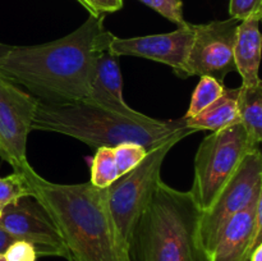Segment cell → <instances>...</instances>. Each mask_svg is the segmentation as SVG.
<instances>
[{
  "instance_id": "cell-15",
  "label": "cell",
  "mask_w": 262,
  "mask_h": 261,
  "mask_svg": "<svg viewBox=\"0 0 262 261\" xmlns=\"http://www.w3.org/2000/svg\"><path fill=\"white\" fill-rule=\"evenodd\" d=\"M239 87L237 89H227L217 100L211 105L202 110L200 114L186 119V125L194 132L197 130H216L224 129L230 125L239 123Z\"/></svg>"
},
{
  "instance_id": "cell-18",
  "label": "cell",
  "mask_w": 262,
  "mask_h": 261,
  "mask_svg": "<svg viewBox=\"0 0 262 261\" xmlns=\"http://www.w3.org/2000/svg\"><path fill=\"white\" fill-rule=\"evenodd\" d=\"M224 83L212 78V77L202 76L199 84L194 89L188 110H187L186 115L183 118L188 119V118L200 114L202 110L206 109L209 105H211L215 100L219 99L223 95V92H224Z\"/></svg>"
},
{
  "instance_id": "cell-22",
  "label": "cell",
  "mask_w": 262,
  "mask_h": 261,
  "mask_svg": "<svg viewBox=\"0 0 262 261\" xmlns=\"http://www.w3.org/2000/svg\"><path fill=\"white\" fill-rule=\"evenodd\" d=\"M229 14L238 20L262 22V0H229Z\"/></svg>"
},
{
  "instance_id": "cell-5",
  "label": "cell",
  "mask_w": 262,
  "mask_h": 261,
  "mask_svg": "<svg viewBox=\"0 0 262 261\" xmlns=\"http://www.w3.org/2000/svg\"><path fill=\"white\" fill-rule=\"evenodd\" d=\"M257 145L242 123H235L205 137L194 158V179L191 192L202 211H206L245 156Z\"/></svg>"
},
{
  "instance_id": "cell-10",
  "label": "cell",
  "mask_w": 262,
  "mask_h": 261,
  "mask_svg": "<svg viewBox=\"0 0 262 261\" xmlns=\"http://www.w3.org/2000/svg\"><path fill=\"white\" fill-rule=\"evenodd\" d=\"M0 227L17 241H26L35 247L37 256H58L69 260L63 238L40 201L25 196L3 207Z\"/></svg>"
},
{
  "instance_id": "cell-27",
  "label": "cell",
  "mask_w": 262,
  "mask_h": 261,
  "mask_svg": "<svg viewBox=\"0 0 262 261\" xmlns=\"http://www.w3.org/2000/svg\"><path fill=\"white\" fill-rule=\"evenodd\" d=\"M250 261H262V243H260V245L252 251Z\"/></svg>"
},
{
  "instance_id": "cell-21",
  "label": "cell",
  "mask_w": 262,
  "mask_h": 261,
  "mask_svg": "<svg viewBox=\"0 0 262 261\" xmlns=\"http://www.w3.org/2000/svg\"><path fill=\"white\" fill-rule=\"evenodd\" d=\"M147 5L152 10L158 12L170 22L176 23L178 27L184 26L187 20L183 15V2L182 0H138Z\"/></svg>"
},
{
  "instance_id": "cell-17",
  "label": "cell",
  "mask_w": 262,
  "mask_h": 261,
  "mask_svg": "<svg viewBox=\"0 0 262 261\" xmlns=\"http://www.w3.org/2000/svg\"><path fill=\"white\" fill-rule=\"evenodd\" d=\"M120 177L113 147H99L91 165V182L95 187L107 188Z\"/></svg>"
},
{
  "instance_id": "cell-12",
  "label": "cell",
  "mask_w": 262,
  "mask_h": 261,
  "mask_svg": "<svg viewBox=\"0 0 262 261\" xmlns=\"http://www.w3.org/2000/svg\"><path fill=\"white\" fill-rule=\"evenodd\" d=\"M256 200L225 224L209 253V261H250L255 237Z\"/></svg>"
},
{
  "instance_id": "cell-4",
  "label": "cell",
  "mask_w": 262,
  "mask_h": 261,
  "mask_svg": "<svg viewBox=\"0 0 262 261\" xmlns=\"http://www.w3.org/2000/svg\"><path fill=\"white\" fill-rule=\"evenodd\" d=\"M202 210L191 191L160 181L128 241L130 261H209L199 238Z\"/></svg>"
},
{
  "instance_id": "cell-13",
  "label": "cell",
  "mask_w": 262,
  "mask_h": 261,
  "mask_svg": "<svg viewBox=\"0 0 262 261\" xmlns=\"http://www.w3.org/2000/svg\"><path fill=\"white\" fill-rule=\"evenodd\" d=\"M118 56L105 50L97 56L87 99L117 112L133 114L137 110L128 106L123 97V79Z\"/></svg>"
},
{
  "instance_id": "cell-14",
  "label": "cell",
  "mask_w": 262,
  "mask_h": 261,
  "mask_svg": "<svg viewBox=\"0 0 262 261\" xmlns=\"http://www.w3.org/2000/svg\"><path fill=\"white\" fill-rule=\"evenodd\" d=\"M262 33L256 19L241 20L234 44L235 71L242 77V86H256L260 79Z\"/></svg>"
},
{
  "instance_id": "cell-20",
  "label": "cell",
  "mask_w": 262,
  "mask_h": 261,
  "mask_svg": "<svg viewBox=\"0 0 262 261\" xmlns=\"http://www.w3.org/2000/svg\"><path fill=\"white\" fill-rule=\"evenodd\" d=\"M113 148H114L115 161L120 176L135 169L148 154V151L142 145L136 142L120 143Z\"/></svg>"
},
{
  "instance_id": "cell-11",
  "label": "cell",
  "mask_w": 262,
  "mask_h": 261,
  "mask_svg": "<svg viewBox=\"0 0 262 261\" xmlns=\"http://www.w3.org/2000/svg\"><path fill=\"white\" fill-rule=\"evenodd\" d=\"M194 38V25L187 22L173 32L120 38L114 36L109 51L115 56H138L170 67L186 78V64Z\"/></svg>"
},
{
  "instance_id": "cell-7",
  "label": "cell",
  "mask_w": 262,
  "mask_h": 261,
  "mask_svg": "<svg viewBox=\"0 0 262 261\" xmlns=\"http://www.w3.org/2000/svg\"><path fill=\"white\" fill-rule=\"evenodd\" d=\"M261 184L262 153L255 148L245 156L214 204L202 211L199 238L207 258L225 224L258 199Z\"/></svg>"
},
{
  "instance_id": "cell-28",
  "label": "cell",
  "mask_w": 262,
  "mask_h": 261,
  "mask_svg": "<svg viewBox=\"0 0 262 261\" xmlns=\"http://www.w3.org/2000/svg\"><path fill=\"white\" fill-rule=\"evenodd\" d=\"M10 48H12V45H7V44L0 42V60L7 55V53L9 51Z\"/></svg>"
},
{
  "instance_id": "cell-23",
  "label": "cell",
  "mask_w": 262,
  "mask_h": 261,
  "mask_svg": "<svg viewBox=\"0 0 262 261\" xmlns=\"http://www.w3.org/2000/svg\"><path fill=\"white\" fill-rule=\"evenodd\" d=\"M7 261H36L37 252L31 243L26 241H15L4 253Z\"/></svg>"
},
{
  "instance_id": "cell-26",
  "label": "cell",
  "mask_w": 262,
  "mask_h": 261,
  "mask_svg": "<svg viewBox=\"0 0 262 261\" xmlns=\"http://www.w3.org/2000/svg\"><path fill=\"white\" fill-rule=\"evenodd\" d=\"M15 241L17 240H15L14 237H12L7 230H4L0 227V255H4L5 251H7L8 248H9V246L12 245V243H14Z\"/></svg>"
},
{
  "instance_id": "cell-19",
  "label": "cell",
  "mask_w": 262,
  "mask_h": 261,
  "mask_svg": "<svg viewBox=\"0 0 262 261\" xmlns=\"http://www.w3.org/2000/svg\"><path fill=\"white\" fill-rule=\"evenodd\" d=\"M25 196H32L25 174L14 171L7 177H0V210Z\"/></svg>"
},
{
  "instance_id": "cell-6",
  "label": "cell",
  "mask_w": 262,
  "mask_h": 261,
  "mask_svg": "<svg viewBox=\"0 0 262 261\" xmlns=\"http://www.w3.org/2000/svg\"><path fill=\"white\" fill-rule=\"evenodd\" d=\"M192 133H194L193 129L188 127L184 128L158 147L150 150L147 156L135 169L120 176L106 188L113 219L127 248L136 220L161 181V166L166 155L179 141Z\"/></svg>"
},
{
  "instance_id": "cell-3",
  "label": "cell",
  "mask_w": 262,
  "mask_h": 261,
  "mask_svg": "<svg viewBox=\"0 0 262 261\" xmlns=\"http://www.w3.org/2000/svg\"><path fill=\"white\" fill-rule=\"evenodd\" d=\"M184 128V118L164 120L140 112L125 114L89 99L60 104L38 101L32 123V129L69 136L96 150L136 142L150 151Z\"/></svg>"
},
{
  "instance_id": "cell-25",
  "label": "cell",
  "mask_w": 262,
  "mask_h": 261,
  "mask_svg": "<svg viewBox=\"0 0 262 261\" xmlns=\"http://www.w3.org/2000/svg\"><path fill=\"white\" fill-rule=\"evenodd\" d=\"M262 243V184L258 194L257 202H256V212H255V237H253L252 251Z\"/></svg>"
},
{
  "instance_id": "cell-30",
  "label": "cell",
  "mask_w": 262,
  "mask_h": 261,
  "mask_svg": "<svg viewBox=\"0 0 262 261\" xmlns=\"http://www.w3.org/2000/svg\"><path fill=\"white\" fill-rule=\"evenodd\" d=\"M2 155H3V150H2V146H0V158H2Z\"/></svg>"
},
{
  "instance_id": "cell-1",
  "label": "cell",
  "mask_w": 262,
  "mask_h": 261,
  "mask_svg": "<svg viewBox=\"0 0 262 261\" xmlns=\"http://www.w3.org/2000/svg\"><path fill=\"white\" fill-rule=\"evenodd\" d=\"M114 38L104 14L90 15L76 31L40 45L12 46L0 60V76L51 104L84 100L90 95L96 59Z\"/></svg>"
},
{
  "instance_id": "cell-9",
  "label": "cell",
  "mask_w": 262,
  "mask_h": 261,
  "mask_svg": "<svg viewBox=\"0 0 262 261\" xmlns=\"http://www.w3.org/2000/svg\"><path fill=\"white\" fill-rule=\"evenodd\" d=\"M239 22L230 17L225 20L194 25V38L186 64V78L209 76L223 83L225 77L235 71L234 44Z\"/></svg>"
},
{
  "instance_id": "cell-2",
  "label": "cell",
  "mask_w": 262,
  "mask_h": 261,
  "mask_svg": "<svg viewBox=\"0 0 262 261\" xmlns=\"http://www.w3.org/2000/svg\"><path fill=\"white\" fill-rule=\"evenodd\" d=\"M23 174L32 196L55 223L68 250V261H130L110 211L106 188L95 187L90 181L54 183L33 168Z\"/></svg>"
},
{
  "instance_id": "cell-8",
  "label": "cell",
  "mask_w": 262,
  "mask_h": 261,
  "mask_svg": "<svg viewBox=\"0 0 262 261\" xmlns=\"http://www.w3.org/2000/svg\"><path fill=\"white\" fill-rule=\"evenodd\" d=\"M40 100L18 84L0 76V146L2 159L14 171L27 173L32 169L27 160V138L32 130Z\"/></svg>"
},
{
  "instance_id": "cell-29",
  "label": "cell",
  "mask_w": 262,
  "mask_h": 261,
  "mask_svg": "<svg viewBox=\"0 0 262 261\" xmlns=\"http://www.w3.org/2000/svg\"><path fill=\"white\" fill-rule=\"evenodd\" d=\"M0 261H7V258H5L4 255H0Z\"/></svg>"
},
{
  "instance_id": "cell-16",
  "label": "cell",
  "mask_w": 262,
  "mask_h": 261,
  "mask_svg": "<svg viewBox=\"0 0 262 261\" xmlns=\"http://www.w3.org/2000/svg\"><path fill=\"white\" fill-rule=\"evenodd\" d=\"M239 119L256 145L262 143V79L256 86L239 87Z\"/></svg>"
},
{
  "instance_id": "cell-24",
  "label": "cell",
  "mask_w": 262,
  "mask_h": 261,
  "mask_svg": "<svg viewBox=\"0 0 262 261\" xmlns=\"http://www.w3.org/2000/svg\"><path fill=\"white\" fill-rule=\"evenodd\" d=\"M90 12V15H102L122 9L123 0H77Z\"/></svg>"
},
{
  "instance_id": "cell-31",
  "label": "cell",
  "mask_w": 262,
  "mask_h": 261,
  "mask_svg": "<svg viewBox=\"0 0 262 261\" xmlns=\"http://www.w3.org/2000/svg\"><path fill=\"white\" fill-rule=\"evenodd\" d=\"M0 211H2V210H0Z\"/></svg>"
}]
</instances>
